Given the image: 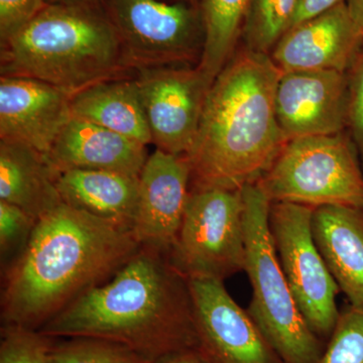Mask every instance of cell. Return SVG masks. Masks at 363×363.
I'll return each instance as SVG.
<instances>
[{"mask_svg":"<svg viewBox=\"0 0 363 363\" xmlns=\"http://www.w3.org/2000/svg\"><path fill=\"white\" fill-rule=\"evenodd\" d=\"M37 222L21 208L0 201V255L2 269H6L25 250Z\"/></svg>","mask_w":363,"mask_h":363,"instance_id":"484cf974","label":"cell"},{"mask_svg":"<svg viewBox=\"0 0 363 363\" xmlns=\"http://www.w3.org/2000/svg\"><path fill=\"white\" fill-rule=\"evenodd\" d=\"M45 156L58 173L93 169L140 177L150 155L143 143L72 116Z\"/></svg>","mask_w":363,"mask_h":363,"instance_id":"2e32d148","label":"cell"},{"mask_svg":"<svg viewBox=\"0 0 363 363\" xmlns=\"http://www.w3.org/2000/svg\"><path fill=\"white\" fill-rule=\"evenodd\" d=\"M49 363H150L126 346L89 337L54 338Z\"/></svg>","mask_w":363,"mask_h":363,"instance_id":"603a6c76","label":"cell"},{"mask_svg":"<svg viewBox=\"0 0 363 363\" xmlns=\"http://www.w3.org/2000/svg\"><path fill=\"white\" fill-rule=\"evenodd\" d=\"M281 75L264 52L229 59L210 87L187 155L193 189L240 191L271 168L288 143L277 117Z\"/></svg>","mask_w":363,"mask_h":363,"instance_id":"3957f363","label":"cell"},{"mask_svg":"<svg viewBox=\"0 0 363 363\" xmlns=\"http://www.w3.org/2000/svg\"><path fill=\"white\" fill-rule=\"evenodd\" d=\"M313 238L348 304L363 311V209L315 208Z\"/></svg>","mask_w":363,"mask_h":363,"instance_id":"e0dca14e","label":"cell"},{"mask_svg":"<svg viewBox=\"0 0 363 363\" xmlns=\"http://www.w3.org/2000/svg\"><path fill=\"white\" fill-rule=\"evenodd\" d=\"M191 166L186 155L156 150L140 175L133 234L140 247L169 255L178 235L189 195Z\"/></svg>","mask_w":363,"mask_h":363,"instance_id":"4fadbf2b","label":"cell"},{"mask_svg":"<svg viewBox=\"0 0 363 363\" xmlns=\"http://www.w3.org/2000/svg\"><path fill=\"white\" fill-rule=\"evenodd\" d=\"M131 71L187 65L201 60L205 30L201 7L160 0H101Z\"/></svg>","mask_w":363,"mask_h":363,"instance_id":"ba28073f","label":"cell"},{"mask_svg":"<svg viewBox=\"0 0 363 363\" xmlns=\"http://www.w3.org/2000/svg\"><path fill=\"white\" fill-rule=\"evenodd\" d=\"M135 76L152 143L162 152L187 156L194 145L212 83L198 66L140 69Z\"/></svg>","mask_w":363,"mask_h":363,"instance_id":"30bf717a","label":"cell"},{"mask_svg":"<svg viewBox=\"0 0 363 363\" xmlns=\"http://www.w3.org/2000/svg\"><path fill=\"white\" fill-rule=\"evenodd\" d=\"M252 0H201L205 40L198 67L213 84L230 59Z\"/></svg>","mask_w":363,"mask_h":363,"instance_id":"44dd1931","label":"cell"},{"mask_svg":"<svg viewBox=\"0 0 363 363\" xmlns=\"http://www.w3.org/2000/svg\"><path fill=\"white\" fill-rule=\"evenodd\" d=\"M47 6L44 0H0V45L16 37Z\"/></svg>","mask_w":363,"mask_h":363,"instance_id":"4316f807","label":"cell"},{"mask_svg":"<svg viewBox=\"0 0 363 363\" xmlns=\"http://www.w3.org/2000/svg\"><path fill=\"white\" fill-rule=\"evenodd\" d=\"M272 203L363 209V169L357 147L342 133L286 143L257 182Z\"/></svg>","mask_w":363,"mask_h":363,"instance_id":"8992f818","label":"cell"},{"mask_svg":"<svg viewBox=\"0 0 363 363\" xmlns=\"http://www.w3.org/2000/svg\"><path fill=\"white\" fill-rule=\"evenodd\" d=\"M140 248L130 231L61 203L38 220L25 250L2 272L1 325L40 330Z\"/></svg>","mask_w":363,"mask_h":363,"instance_id":"6da1fadb","label":"cell"},{"mask_svg":"<svg viewBox=\"0 0 363 363\" xmlns=\"http://www.w3.org/2000/svg\"><path fill=\"white\" fill-rule=\"evenodd\" d=\"M64 204L133 233L140 198V177L111 171L71 169L57 180Z\"/></svg>","mask_w":363,"mask_h":363,"instance_id":"ac0fdd59","label":"cell"},{"mask_svg":"<svg viewBox=\"0 0 363 363\" xmlns=\"http://www.w3.org/2000/svg\"><path fill=\"white\" fill-rule=\"evenodd\" d=\"M197 346L207 363H286L224 281L189 279Z\"/></svg>","mask_w":363,"mask_h":363,"instance_id":"8fae6325","label":"cell"},{"mask_svg":"<svg viewBox=\"0 0 363 363\" xmlns=\"http://www.w3.org/2000/svg\"><path fill=\"white\" fill-rule=\"evenodd\" d=\"M1 76L37 79L73 95L108 79L133 75L101 4H48L0 45Z\"/></svg>","mask_w":363,"mask_h":363,"instance_id":"277c9868","label":"cell"},{"mask_svg":"<svg viewBox=\"0 0 363 363\" xmlns=\"http://www.w3.org/2000/svg\"><path fill=\"white\" fill-rule=\"evenodd\" d=\"M343 1L345 0H298V7L294 14L289 30L306 21L311 20L320 14L330 11Z\"/></svg>","mask_w":363,"mask_h":363,"instance_id":"f1b7e54d","label":"cell"},{"mask_svg":"<svg viewBox=\"0 0 363 363\" xmlns=\"http://www.w3.org/2000/svg\"><path fill=\"white\" fill-rule=\"evenodd\" d=\"M152 363H207L196 348L174 351Z\"/></svg>","mask_w":363,"mask_h":363,"instance_id":"f546056e","label":"cell"},{"mask_svg":"<svg viewBox=\"0 0 363 363\" xmlns=\"http://www.w3.org/2000/svg\"><path fill=\"white\" fill-rule=\"evenodd\" d=\"M38 331L56 339L113 341L150 363L197 346L189 279L168 255L143 247L109 281L76 298Z\"/></svg>","mask_w":363,"mask_h":363,"instance_id":"7a4b0ae2","label":"cell"},{"mask_svg":"<svg viewBox=\"0 0 363 363\" xmlns=\"http://www.w3.org/2000/svg\"><path fill=\"white\" fill-rule=\"evenodd\" d=\"M345 4L357 35L363 40V0H345Z\"/></svg>","mask_w":363,"mask_h":363,"instance_id":"4dcf8cb0","label":"cell"},{"mask_svg":"<svg viewBox=\"0 0 363 363\" xmlns=\"http://www.w3.org/2000/svg\"><path fill=\"white\" fill-rule=\"evenodd\" d=\"M315 208L295 203H272L269 230L281 269L298 309L315 334L330 337L337 324L339 290L312 231Z\"/></svg>","mask_w":363,"mask_h":363,"instance_id":"9c48e42d","label":"cell"},{"mask_svg":"<svg viewBox=\"0 0 363 363\" xmlns=\"http://www.w3.org/2000/svg\"><path fill=\"white\" fill-rule=\"evenodd\" d=\"M350 88L346 72L281 73L276 93L279 128L286 140L332 135L348 125Z\"/></svg>","mask_w":363,"mask_h":363,"instance_id":"7c38bea8","label":"cell"},{"mask_svg":"<svg viewBox=\"0 0 363 363\" xmlns=\"http://www.w3.org/2000/svg\"><path fill=\"white\" fill-rule=\"evenodd\" d=\"M71 94L37 79L0 77V140L48 154L72 117Z\"/></svg>","mask_w":363,"mask_h":363,"instance_id":"5bb4252c","label":"cell"},{"mask_svg":"<svg viewBox=\"0 0 363 363\" xmlns=\"http://www.w3.org/2000/svg\"><path fill=\"white\" fill-rule=\"evenodd\" d=\"M241 192L245 272L252 290L248 314L286 363H319L326 345L306 321L281 269L269 230L272 203L257 183Z\"/></svg>","mask_w":363,"mask_h":363,"instance_id":"5b68a950","label":"cell"},{"mask_svg":"<svg viewBox=\"0 0 363 363\" xmlns=\"http://www.w3.org/2000/svg\"><path fill=\"white\" fill-rule=\"evenodd\" d=\"M160 1L167 2V4H178L179 0H160Z\"/></svg>","mask_w":363,"mask_h":363,"instance_id":"d6a6232c","label":"cell"},{"mask_svg":"<svg viewBox=\"0 0 363 363\" xmlns=\"http://www.w3.org/2000/svg\"><path fill=\"white\" fill-rule=\"evenodd\" d=\"M0 337V363H49L54 338L13 325H1Z\"/></svg>","mask_w":363,"mask_h":363,"instance_id":"d4e9b609","label":"cell"},{"mask_svg":"<svg viewBox=\"0 0 363 363\" xmlns=\"http://www.w3.org/2000/svg\"><path fill=\"white\" fill-rule=\"evenodd\" d=\"M243 212L241 190L192 189L168 255L172 266L187 279L224 281L245 272Z\"/></svg>","mask_w":363,"mask_h":363,"instance_id":"52a82bcc","label":"cell"},{"mask_svg":"<svg viewBox=\"0 0 363 363\" xmlns=\"http://www.w3.org/2000/svg\"><path fill=\"white\" fill-rule=\"evenodd\" d=\"M45 4H70V2H95L100 4L101 0H44Z\"/></svg>","mask_w":363,"mask_h":363,"instance_id":"1f68e13d","label":"cell"},{"mask_svg":"<svg viewBox=\"0 0 363 363\" xmlns=\"http://www.w3.org/2000/svg\"><path fill=\"white\" fill-rule=\"evenodd\" d=\"M319 363H363V311L348 304L325 346Z\"/></svg>","mask_w":363,"mask_h":363,"instance_id":"cb8c5ba5","label":"cell"},{"mask_svg":"<svg viewBox=\"0 0 363 363\" xmlns=\"http://www.w3.org/2000/svg\"><path fill=\"white\" fill-rule=\"evenodd\" d=\"M71 113L143 145L152 143L135 73L101 81L72 95Z\"/></svg>","mask_w":363,"mask_h":363,"instance_id":"ffe728a7","label":"cell"},{"mask_svg":"<svg viewBox=\"0 0 363 363\" xmlns=\"http://www.w3.org/2000/svg\"><path fill=\"white\" fill-rule=\"evenodd\" d=\"M350 68L351 73L348 76V126L352 131L353 142L362 160L363 169V44Z\"/></svg>","mask_w":363,"mask_h":363,"instance_id":"83f0119b","label":"cell"},{"mask_svg":"<svg viewBox=\"0 0 363 363\" xmlns=\"http://www.w3.org/2000/svg\"><path fill=\"white\" fill-rule=\"evenodd\" d=\"M59 175L39 150L0 140V201L40 220L63 203L57 188Z\"/></svg>","mask_w":363,"mask_h":363,"instance_id":"d6986e66","label":"cell"},{"mask_svg":"<svg viewBox=\"0 0 363 363\" xmlns=\"http://www.w3.org/2000/svg\"><path fill=\"white\" fill-rule=\"evenodd\" d=\"M298 0H252L242 30L248 50L267 54L290 28Z\"/></svg>","mask_w":363,"mask_h":363,"instance_id":"7402d4cb","label":"cell"},{"mask_svg":"<svg viewBox=\"0 0 363 363\" xmlns=\"http://www.w3.org/2000/svg\"><path fill=\"white\" fill-rule=\"evenodd\" d=\"M362 44L343 1L289 30L277 43L272 60L281 73L346 72Z\"/></svg>","mask_w":363,"mask_h":363,"instance_id":"9a60e30c","label":"cell"}]
</instances>
